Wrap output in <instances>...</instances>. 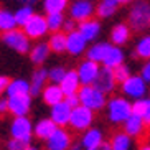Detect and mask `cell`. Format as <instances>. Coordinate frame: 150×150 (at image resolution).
<instances>
[{"label": "cell", "instance_id": "obj_1", "mask_svg": "<svg viewBox=\"0 0 150 150\" xmlns=\"http://www.w3.org/2000/svg\"><path fill=\"white\" fill-rule=\"evenodd\" d=\"M81 99V104L86 107H89L91 110L101 109L104 104H106V97H104V93H101L97 88L94 86H83L78 93Z\"/></svg>", "mask_w": 150, "mask_h": 150}, {"label": "cell", "instance_id": "obj_2", "mask_svg": "<svg viewBox=\"0 0 150 150\" xmlns=\"http://www.w3.org/2000/svg\"><path fill=\"white\" fill-rule=\"evenodd\" d=\"M129 22L134 30L140 31L150 23V7L147 2H137L130 10Z\"/></svg>", "mask_w": 150, "mask_h": 150}, {"label": "cell", "instance_id": "obj_3", "mask_svg": "<svg viewBox=\"0 0 150 150\" xmlns=\"http://www.w3.org/2000/svg\"><path fill=\"white\" fill-rule=\"evenodd\" d=\"M132 115V106L122 97H114L109 102V117L112 122H125Z\"/></svg>", "mask_w": 150, "mask_h": 150}, {"label": "cell", "instance_id": "obj_4", "mask_svg": "<svg viewBox=\"0 0 150 150\" xmlns=\"http://www.w3.org/2000/svg\"><path fill=\"white\" fill-rule=\"evenodd\" d=\"M4 41L7 46L12 50L18 51V53H27L30 50V41H28V35L22 30H10L4 33Z\"/></svg>", "mask_w": 150, "mask_h": 150}, {"label": "cell", "instance_id": "obj_5", "mask_svg": "<svg viewBox=\"0 0 150 150\" xmlns=\"http://www.w3.org/2000/svg\"><path fill=\"white\" fill-rule=\"evenodd\" d=\"M93 110L86 106H78L73 109V114H71V120L69 125L74 130H86L89 129V125L93 124Z\"/></svg>", "mask_w": 150, "mask_h": 150}, {"label": "cell", "instance_id": "obj_6", "mask_svg": "<svg viewBox=\"0 0 150 150\" xmlns=\"http://www.w3.org/2000/svg\"><path fill=\"white\" fill-rule=\"evenodd\" d=\"M48 20L41 15H33L28 20V23L23 27V31L28 35V38H40L48 31Z\"/></svg>", "mask_w": 150, "mask_h": 150}, {"label": "cell", "instance_id": "obj_7", "mask_svg": "<svg viewBox=\"0 0 150 150\" xmlns=\"http://www.w3.org/2000/svg\"><path fill=\"white\" fill-rule=\"evenodd\" d=\"M10 132H12L13 139L28 142L31 137V122L27 117H15L12 122V127H10Z\"/></svg>", "mask_w": 150, "mask_h": 150}, {"label": "cell", "instance_id": "obj_8", "mask_svg": "<svg viewBox=\"0 0 150 150\" xmlns=\"http://www.w3.org/2000/svg\"><path fill=\"white\" fill-rule=\"evenodd\" d=\"M115 86V74H114V69L112 68H107L104 66L99 74H97V79L94 83V88H97L101 93H112V89Z\"/></svg>", "mask_w": 150, "mask_h": 150}, {"label": "cell", "instance_id": "obj_9", "mask_svg": "<svg viewBox=\"0 0 150 150\" xmlns=\"http://www.w3.org/2000/svg\"><path fill=\"white\" fill-rule=\"evenodd\" d=\"M99 71H101V69H99V66H97L96 61L88 59V61L81 63L79 69H78L81 84H84V86H91V84H94V83H96V79H97Z\"/></svg>", "mask_w": 150, "mask_h": 150}, {"label": "cell", "instance_id": "obj_10", "mask_svg": "<svg viewBox=\"0 0 150 150\" xmlns=\"http://www.w3.org/2000/svg\"><path fill=\"white\" fill-rule=\"evenodd\" d=\"M7 104H8V112L13 114L15 117H25L28 110H30V94L28 96H15V97H8L7 99Z\"/></svg>", "mask_w": 150, "mask_h": 150}, {"label": "cell", "instance_id": "obj_11", "mask_svg": "<svg viewBox=\"0 0 150 150\" xmlns=\"http://www.w3.org/2000/svg\"><path fill=\"white\" fill-rule=\"evenodd\" d=\"M93 13H94V5L91 0H78L71 7V17L81 23L86 22V20H91Z\"/></svg>", "mask_w": 150, "mask_h": 150}, {"label": "cell", "instance_id": "obj_12", "mask_svg": "<svg viewBox=\"0 0 150 150\" xmlns=\"http://www.w3.org/2000/svg\"><path fill=\"white\" fill-rule=\"evenodd\" d=\"M122 89H124V93L127 94V96L134 97V99H137V101H139L147 91L145 81H144V78H140V76H130V78L124 83Z\"/></svg>", "mask_w": 150, "mask_h": 150}, {"label": "cell", "instance_id": "obj_13", "mask_svg": "<svg viewBox=\"0 0 150 150\" xmlns=\"http://www.w3.org/2000/svg\"><path fill=\"white\" fill-rule=\"evenodd\" d=\"M71 114H73V107L66 101H63L59 104H56V106H53V109H51V120L56 125H66L71 120Z\"/></svg>", "mask_w": 150, "mask_h": 150}, {"label": "cell", "instance_id": "obj_14", "mask_svg": "<svg viewBox=\"0 0 150 150\" xmlns=\"http://www.w3.org/2000/svg\"><path fill=\"white\" fill-rule=\"evenodd\" d=\"M71 145V135L64 129H58L48 139V150H68Z\"/></svg>", "mask_w": 150, "mask_h": 150}, {"label": "cell", "instance_id": "obj_15", "mask_svg": "<svg viewBox=\"0 0 150 150\" xmlns=\"http://www.w3.org/2000/svg\"><path fill=\"white\" fill-rule=\"evenodd\" d=\"M79 84H81V79H79V74L76 73V71H68L66 78L63 79V83L59 84L63 89V93H64V96H73V94L79 93Z\"/></svg>", "mask_w": 150, "mask_h": 150}, {"label": "cell", "instance_id": "obj_16", "mask_svg": "<svg viewBox=\"0 0 150 150\" xmlns=\"http://www.w3.org/2000/svg\"><path fill=\"white\" fill-rule=\"evenodd\" d=\"M145 120H144V117H140V115H135L132 114L130 117H129L125 122H124V129H125V134L127 135H140L142 132H144V129H145Z\"/></svg>", "mask_w": 150, "mask_h": 150}, {"label": "cell", "instance_id": "obj_17", "mask_svg": "<svg viewBox=\"0 0 150 150\" xmlns=\"http://www.w3.org/2000/svg\"><path fill=\"white\" fill-rule=\"evenodd\" d=\"M86 38L83 36L79 30L78 31H71L69 35H68V51L71 54H79L84 51V46H86Z\"/></svg>", "mask_w": 150, "mask_h": 150}, {"label": "cell", "instance_id": "obj_18", "mask_svg": "<svg viewBox=\"0 0 150 150\" xmlns=\"http://www.w3.org/2000/svg\"><path fill=\"white\" fill-rule=\"evenodd\" d=\"M63 96H64V93H63L61 86H58V84L46 86L45 91H43V99H45L46 104H50V106H56V104L63 102Z\"/></svg>", "mask_w": 150, "mask_h": 150}, {"label": "cell", "instance_id": "obj_19", "mask_svg": "<svg viewBox=\"0 0 150 150\" xmlns=\"http://www.w3.org/2000/svg\"><path fill=\"white\" fill-rule=\"evenodd\" d=\"M7 94H8V97L28 96V94H31V84H28L27 81H23V79H13V81H10Z\"/></svg>", "mask_w": 150, "mask_h": 150}, {"label": "cell", "instance_id": "obj_20", "mask_svg": "<svg viewBox=\"0 0 150 150\" xmlns=\"http://www.w3.org/2000/svg\"><path fill=\"white\" fill-rule=\"evenodd\" d=\"M102 145V134L97 129H89L83 135V147L86 150H94Z\"/></svg>", "mask_w": 150, "mask_h": 150}, {"label": "cell", "instance_id": "obj_21", "mask_svg": "<svg viewBox=\"0 0 150 150\" xmlns=\"http://www.w3.org/2000/svg\"><path fill=\"white\" fill-rule=\"evenodd\" d=\"M56 130H58L56 124H54L51 119H43V120H40V122L36 124V127H35L36 137H40V139H46V140H48V139L53 135Z\"/></svg>", "mask_w": 150, "mask_h": 150}, {"label": "cell", "instance_id": "obj_22", "mask_svg": "<svg viewBox=\"0 0 150 150\" xmlns=\"http://www.w3.org/2000/svg\"><path fill=\"white\" fill-rule=\"evenodd\" d=\"M109 48H110L109 43H97V45H94L93 48L88 51V59L96 61V63H104Z\"/></svg>", "mask_w": 150, "mask_h": 150}, {"label": "cell", "instance_id": "obj_23", "mask_svg": "<svg viewBox=\"0 0 150 150\" xmlns=\"http://www.w3.org/2000/svg\"><path fill=\"white\" fill-rule=\"evenodd\" d=\"M122 61H124L122 51H120L117 46H110L109 51H107V54H106L104 64H106L107 68H112V69H115V68H119L120 64H122Z\"/></svg>", "mask_w": 150, "mask_h": 150}, {"label": "cell", "instance_id": "obj_24", "mask_svg": "<svg viewBox=\"0 0 150 150\" xmlns=\"http://www.w3.org/2000/svg\"><path fill=\"white\" fill-rule=\"evenodd\" d=\"M99 30H101V25L96 20H86V22H83L79 25V31L83 33V36L88 41L94 40L97 36V33H99Z\"/></svg>", "mask_w": 150, "mask_h": 150}, {"label": "cell", "instance_id": "obj_25", "mask_svg": "<svg viewBox=\"0 0 150 150\" xmlns=\"http://www.w3.org/2000/svg\"><path fill=\"white\" fill-rule=\"evenodd\" d=\"M50 45L48 43H38L36 46H33L30 51V58H31V61L35 63V64H41V63L48 58L50 54Z\"/></svg>", "mask_w": 150, "mask_h": 150}, {"label": "cell", "instance_id": "obj_26", "mask_svg": "<svg viewBox=\"0 0 150 150\" xmlns=\"http://www.w3.org/2000/svg\"><path fill=\"white\" fill-rule=\"evenodd\" d=\"M48 78H50V71L43 69V68L36 71L35 74H33V79H31V96H36V94L40 93Z\"/></svg>", "mask_w": 150, "mask_h": 150}, {"label": "cell", "instance_id": "obj_27", "mask_svg": "<svg viewBox=\"0 0 150 150\" xmlns=\"http://www.w3.org/2000/svg\"><path fill=\"white\" fill-rule=\"evenodd\" d=\"M50 48L51 51H56V53H61L64 50H68V36L64 33H54L51 38H50Z\"/></svg>", "mask_w": 150, "mask_h": 150}, {"label": "cell", "instance_id": "obj_28", "mask_svg": "<svg viewBox=\"0 0 150 150\" xmlns=\"http://www.w3.org/2000/svg\"><path fill=\"white\" fill-rule=\"evenodd\" d=\"M130 135H127L125 132L115 134L110 140V149L112 150H129L130 149Z\"/></svg>", "mask_w": 150, "mask_h": 150}, {"label": "cell", "instance_id": "obj_29", "mask_svg": "<svg viewBox=\"0 0 150 150\" xmlns=\"http://www.w3.org/2000/svg\"><path fill=\"white\" fill-rule=\"evenodd\" d=\"M119 2L117 0H101V4L97 7V15L101 18H107L110 15H114V12L117 10Z\"/></svg>", "mask_w": 150, "mask_h": 150}, {"label": "cell", "instance_id": "obj_30", "mask_svg": "<svg viewBox=\"0 0 150 150\" xmlns=\"http://www.w3.org/2000/svg\"><path fill=\"white\" fill-rule=\"evenodd\" d=\"M15 25H17V18H15V13H10L8 10H2L0 12V28L2 31H10L15 30Z\"/></svg>", "mask_w": 150, "mask_h": 150}, {"label": "cell", "instance_id": "obj_31", "mask_svg": "<svg viewBox=\"0 0 150 150\" xmlns=\"http://www.w3.org/2000/svg\"><path fill=\"white\" fill-rule=\"evenodd\" d=\"M110 38H112V43L114 45H124L129 40V27H125V25H117L112 30Z\"/></svg>", "mask_w": 150, "mask_h": 150}, {"label": "cell", "instance_id": "obj_32", "mask_svg": "<svg viewBox=\"0 0 150 150\" xmlns=\"http://www.w3.org/2000/svg\"><path fill=\"white\" fill-rule=\"evenodd\" d=\"M46 13H63V10L68 7V0H45L43 4Z\"/></svg>", "mask_w": 150, "mask_h": 150}, {"label": "cell", "instance_id": "obj_33", "mask_svg": "<svg viewBox=\"0 0 150 150\" xmlns=\"http://www.w3.org/2000/svg\"><path fill=\"white\" fill-rule=\"evenodd\" d=\"M31 17H33V10H31L30 5H27V7H22V8H18V10H17V13H15V18H17V25H20V27H25Z\"/></svg>", "mask_w": 150, "mask_h": 150}, {"label": "cell", "instance_id": "obj_34", "mask_svg": "<svg viewBox=\"0 0 150 150\" xmlns=\"http://www.w3.org/2000/svg\"><path fill=\"white\" fill-rule=\"evenodd\" d=\"M48 20V28L51 31H59V28L63 27V22H64V18H63V13H50L46 17Z\"/></svg>", "mask_w": 150, "mask_h": 150}, {"label": "cell", "instance_id": "obj_35", "mask_svg": "<svg viewBox=\"0 0 150 150\" xmlns=\"http://www.w3.org/2000/svg\"><path fill=\"white\" fill-rule=\"evenodd\" d=\"M135 53H137V56H140V58H150V36L142 38L137 43Z\"/></svg>", "mask_w": 150, "mask_h": 150}, {"label": "cell", "instance_id": "obj_36", "mask_svg": "<svg viewBox=\"0 0 150 150\" xmlns=\"http://www.w3.org/2000/svg\"><path fill=\"white\" fill-rule=\"evenodd\" d=\"M147 107H149V99H139L132 104V114L144 117L147 112Z\"/></svg>", "mask_w": 150, "mask_h": 150}, {"label": "cell", "instance_id": "obj_37", "mask_svg": "<svg viewBox=\"0 0 150 150\" xmlns=\"http://www.w3.org/2000/svg\"><path fill=\"white\" fill-rule=\"evenodd\" d=\"M68 71H64L63 68H54V69L50 71V79H51V83L53 84H61L63 79L66 78Z\"/></svg>", "mask_w": 150, "mask_h": 150}, {"label": "cell", "instance_id": "obj_38", "mask_svg": "<svg viewBox=\"0 0 150 150\" xmlns=\"http://www.w3.org/2000/svg\"><path fill=\"white\" fill-rule=\"evenodd\" d=\"M114 74H115V81L117 83H125V81L130 78V71H129L127 66H124V64H120L119 68H115L114 69Z\"/></svg>", "mask_w": 150, "mask_h": 150}, {"label": "cell", "instance_id": "obj_39", "mask_svg": "<svg viewBox=\"0 0 150 150\" xmlns=\"http://www.w3.org/2000/svg\"><path fill=\"white\" fill-rule=\"evenodd\" d=\"M7 147H8V150H28V142L18 140V139H12Z\"/></svg>", "mask_w": 150, "mask_h": 150}, {"label": "cell", "instance_id": "obj_40", "mask_svg": "<svg viewBox=\"0 0 150 150\" xmlns=\"http://www.w3.org/2000/svg\"><path fill=\"white\" fill-rule=\"evenodd\" d=\"M66 102L69 104L71 107H73V109H74V107H78V106H79L81 99H79V96H78V94H73V96H68Z\"/></svg>", "mask_w": 150, "mask_h": 150}, {"label": "cell", "instance_id": "obj_41", "mask_svg": "<svg viewBox=\"0 0 150 150\" xmlns=\"http://www.w3.org/2000/svg\"><path fill=\"white\" fill-rule=\"evenodd\" d=\"M142 78H144V81L150 83V63H147L145 66L142 68Z\"/></svg>", "mask_w": 150, "mask_h": 150}, {"label": "cell", "instance_id": "obj_42", "mask_svg": "<svg viewBox=\"0 0 150 150\" xmlns=\"http://www.w3.org/2000/svg\"><path fill=\"white\" fill-rule=\"evenodd\" d=\"M8 86H10L8 78H7V76H2V78H0V89H2V91H7Z\"/></svg>", "mask_w": 150, "mask_h": 150}, {"label": "cell", "instance_id": "obj_43", "mask_svg": "<svg viewBox=\"0 0 150 150\" xmlns=\"http://www.w3.org/2000/svg\"><path fill=\"white\" fill-rule=\"evenodd\" d=\"M144 120H145L147 125H150V99H149V107H147V112L144 115Z\"/></svg>", "mask_w": 150, "mask_h": 150}, {"label": "cell", "instance_id": "obj_44", "mask_svg": "<svg viewBox=\"0 0 150 150\" xmlns=\"http://www.w3.org/2000/svg\"><path fill=\"white\" fill-rule=\"evenodd\" d=\"M64 30H66L68 33L74 31V25H73V22H66V23H64Z\"/></svg>", "mask_w": 150, "mask_h": 150}, {"label": "cell", "instance_id": "obj_45", "mask_svg": "<svg viewBox=\"0 0 150 150\" xmlns=\"http://www.w3.org/2000/svg\"><path fill=\"white\" fill-rule=\"evenodd\" d=\"M7 109H8V104H7V101H5V99H2V101H0V110H2V112H5Z\"/></svg>", "mask_w": 150, "mask_h": 150}, {"label": "cell", "instance_id": "obj_46", "mask_svg": "<svg viewBox=\"0 0 150 150\" xmlns=\"http://www.w3.org/2000/svg\"><path fill=\"white\" fill-rule=\"evenodd\" d=\"M99 150H112V149H110L109 144H102V145L99 147Z\"/></svg>", "mask_w": 150, "mask_h": 150}, {"label": "cell", "instance_id": "obj_47", "mask_svg": "<svg viewBox=\"0 0 150 150\" xmlns=\"http://www.w3.org/2000/svg\"><path fill=\"white\" fill-rule=\"evenodd\" d=\"M20 2H25L27 5H33V4L36 2V0H20Z\"/></svg>", "mask_w": 150, "mask_h": 150}, {"label": "cell", "instance_id": "obj_48", "mask_svg": "<svg viewBox=\"0 0 150 150\" xmlns=\"http://www.w3.org/2000/svg\"><path fill=\"white\" fill-rule=\"evenodd\" d=\"M69 150H83V149H81V145H78V144H76V145H73Z\"/></svg>", "mask_w": 150, "mask_h": 150}, {"label": "cell", "instance_id": "obj_49", "mask_svg": "<svg viewBox=\"0 0 150 150\" xmlns=\"http://www.w3.org/2000/svg\"><path fill=\"white\" fill-rule=\"evenodd\" d=\"M140 150H150V145L149 144H144V145L140 147Z\"/></svg>", "mask_w": 150, "mask_h": 150}, {"label": "cell", "instance_id": "obj_50", "mask_svg": "<svg viewBox=\"0 0 150 150\" xmlns=\"http://www.w3.org/2000/svg\"><path fill=\"white\" fill-rule=\"evenodd\" d=\"M117 2H119V4H127L129 0H117Z\"/></svg>", "mask_w": 150, "mask_h": 150}, {"label": "cell", "instance_id": "obj_51", "mask_svg": "<svg viewBox=\"0 0 150 150\" xmlns=\"http://www.w3.org/2000/svg\"><path fill=\"white\" fill-rule=\"evenodd\" d=\"M28 150H38V149H35V147H28Z\"/></svg>", "mask_w": 150, "mask_h": 150}]
</instances>
